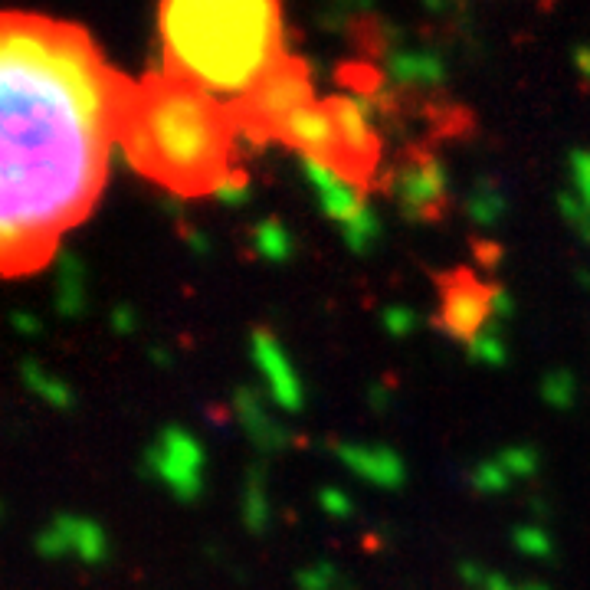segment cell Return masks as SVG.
Returning a JSON list of instances; mask_svg holds the SVG:
<instances>
[{
  "instance_id": "22",
  "label": "cell",
  "mask_w": 590,
  "mask_h": 590,
  "mask_svg": "<svg viewBox=\"0 0 590 590\" xmlns=\"http://www.w3.org/2000/svg\"><path fill=\"white\" fill-rule=\"evenodd\" d=\"M512 482L515 479L509 476V469H505L499 459H486V463H476L469 469V486L479 495H502L512 489Z\"/></svg>"
},
{
  "instance_id": "28",
  "label": "cell",
  "mask_w": 590,
  "mask_h": 590,
  "mask_svg": "<svg viewBox=\"0 0 590 590\" xmlns=\"http://www.w3.org/2000/svg\"><path fill=\"white\" fill-rule=\"evenodd\" d=\"M214 197L220 200V204H227V207H243V204H250V197H253V187H250V177L240 174V171H230L223 181L214 187Z\"/></svg>"
},
{
  "instance_id": "5",
  "label": "cell",
  "mask_w": 590,
  "mask_h": 590,
  "mask_svg": "<svg viewBox=\"0 0 590 590\" xmlns=\"http://www.w3.org/2000/svg\"><path fill=\"white\" fill-rule=\"evenodd\" d=\"M145 472L158 479L174 499L194 502L204 492V446L184 427H168L148 446Z\"/></svg>"
},
{
  "instance_id": "16",
  "label": "cell",
  "mask_w": 590,
  "mask_h": 590,
  "mask_svg": "<svg viewBox=\"0 0 590 590\" xmlns=\"http://www.w3.org/2000/svg\"><path fill=\"white\" fill-rule=\"evenodd\" d=\"M59 282H56V309L59 315L76 318L86 309V295H82V263L76 253H59Z\"/></svg>"
},
{
  "instance_id": "39",
  "label": "cell",
  "mask_w": 590,
  "mask_h": 590,
  "mask_svg": "<svg viewBox=\"0 0 590 590\" xmlns=\"http://www.w3.org/2000/svg\"><path fill=\"white\" fill-rule=\"evenodd\" d=\"M482 590H525V587H515V584L509 581V577L489 571V581H486V587H482Z\"/></svg>"
},
{
  "instance_id": "29",
  "label": "cell",
  "mask_w": 590,
  "mask_h": 590,
  "mask_svg": "<svg viewBox=\"0 0 590 590\" xmlns=\"http://www.w3.org/2000/svg\"><path fill=\"white\" fill-rule=\"evenodd\" d=\"M568 168H571V184H574L571 194L590 210V151H584V148L581 151H571Z\"/></svg>"
},
{
  "instance_id": "26",
  "label": "cell",
  "mask_w": 590,
  "mask_h": 590,
  "mask_svg": "<svg viewBox=\"0 0 590 590\" xmlns=\"http://www.w3.org/2000/svg\"><path fill=\"white\" fill-rule=\"evenodd\" d=\"M512 541H515V548L525 554V558H551V551H554V541L551 535L541 525H518L512 531Z\"/></svg>"
},
{
  "instance_id": "42",
  "label": "cell",
  "mask_w": 590,
  "mask_h": 590,
  "mask_svg": "<svg viewBox=\"0 0 590 590\" xmlns=\"http://www.w3.org/2000/svg\"><path fill=\"white\" fill-rule=\"evenodd\" d=\"M371 394H374L371 400H374V404H377V407H384V404H387V391H384V387H374V391H371Z\"/></svg>"
},
{
  "instance_id": "43",
  "label": "cell",
  "mask_w": 590,
  "mask_h": 590,
  "mask_svg": "<svg viewBox=\"0 0 590 590\" xmlns=\"http://www.w3.org/2000/svg\"><path fill=\"white\" fill-rule=\"evenodd\" d=\"M525 590H548V587H545V584H528Z\"/></svg>"
},
{
  "instance_id": "14",
  "label": "cell",
  "mask_w": 590,
  "mask_h": 590,
  "mask_svg": "<svg viewBox=\"0 0 590 590\" xmlns=\"http://www.w3.org/2000/svg\"><path fill=\"white\" fill-rule=\"evenodd\" d=\"M53 522L66 531L69 545H73V554L82 564H102L109 558V538L99 522L92 518H79V515H56Z\"/></svg>"
},
{
  "instance_id": "32",
  "label": "cell",
  "mask_w": 590,
  "mask_h": 590,
  "mask_svg": "<svg viewBox=\"0 0 590 590\" xmlns=\"http://www.w3.org/2000/svg\"><path fill=\"white\" fill-rule=\"evenodd\" d=\"M37 551L43 554V558H66V554H73V545H69L66 531L53 522L50 528L37 535Z\"/></svg>"
},
{
  "instance_id": "12",
  "label": "cell",
  "mask_w": 590,
  "mask_h": 590,
  "mask_svg": "<svg viewBox=\"0 0 590 590\" xmlns=\"http://www.w3.org/2000/svg\"><path fill=\"white\" fill-rule=\"evenodd\" d=\"M233 413L259 453H279L292 443L289 427L273 420V413H269L266 400L256 387H240V391L233 394Z\"/></svg>"
},
{
  "instance_id": "3",
  "label": "cell",
  "mask_w": 590,
  "mask_h": 590,
  "mask_svg": "<svg viewBox=\"0 0 590 590\" xmlns=\"http://www.w3.org/2000/svg\"><path fill=\"white\" fill-rule=\"evenodd\" d=\"M158 27L168 76L214 99H246L282 63L279 7L269 0H171Z\"/></svg>"
},
{
  "instance_id": "44",
  "label": "cell",
  "mask_w": 590,
  "mask_h": 590,
  "mask_svg": "<svg viewBox=\"0 0 590 590\" xmlns=\"http://www.w3.org/2000/svg\"><path fill=\"white\" fill-rule=\"evenodd\" d=\"M0 518H4V505H0Z\"/></svg>"
},
{
  "instance_id": "23",
  "label": "cell",
  "mask_w": 590,
  "mask_h": 590,
  "mask_svg": "<svg viewBox=\"0 0 590 590\" xmlns=\"http://www.w3.org/2000/svg\"><path fill=\"white\" fill-rule=\"evenodd\" d=\"M541 397H545V404L554 410H568L574 407L577 400V377L564 368H554L545 374V381H541Z\"/></svg>"
},
{
  "instance_id": "13",
  "label": "cell",
  "mask_w": 590,
  "mask_h": 590,
  "mask_svg": "<svg viewBox=\"0 0 590 590\" xmlns=\"http://www.w3.org/2000/svg\"><path fill=\"white\" fill-rule=\"evenodd\" d=\"M384 73L397 86L436 89L446 82V63L430 50H394L384 59Z\"/></svg>"
},
{
  "instance_id": "1",
  "label": "cell",
  "mask_w": 590,
  "mask_h": 590,
  "mask_svg": "<svg viewBox=\"0 0 590 590\" xmlns=\"http://www.w3.org/2000/svg\"><path fill=\"white\" fill-rule=\"evenodd\" d=\"M132 92L73 23L0 14V276L92 214Z\"/></svg>"
},
{
  "instance_id": "8",
  "label": "cell",
  "mask_w": 590,
  "mask_h": 590,
  "mask_svg": "<svg viewBox=\"0 0 590 590\" xmlns=\"http://www.w3.org/2000/svg\"><path fill=\"white\" fill-rule=\"evenodd\" d=\"M492 322L489 309V289L469 276H453L443 286V305H440V325L443 332L456 341H469L482 335Z\"/></svg>"
},
{
  "instance_id": "36",
  "label": "cell",
  "mask_w": 590,
  "mask_h": 590,
  "mask_svg": "<svg viewBox=\"0 0 590 590\" xmlns=\"http://www.w3.org/2000/svg\"><path fill=\"white\" fill-rule=\"evenodd\" d=\"M112 328L118 335H132L135 332V312L128 309V305H118L112 312Z\"/></svg>"
},
{
  "instance_id": "20",
  "label": "cell",
  "mask_w": 590,
  "mask_h": 590,
  "mask_svg": "<svg viewBox=\"0 0 590 590\" xmlns=\"http://www.w3.org/2000/svg\"><path fill=\"white\" fill-rule=\"evenodd\" d=\"M318 207H322V214L328 220H335L338 227H345V223H351L354 217L361 214L364 197L351 181H338V184L328 187V191L318 194Z\"/></svg>"
},
{
  "instance_id": "31",
  "label": "cell",
  "mask_w": 590,
  "mask_h": 590,
  "mask_svg": "<svg viewBox=\"0 0 590 590\" xmlns=\"http://www.w3.org/2000/svg\"><path fill=\"white\" fill-rule=\"evenodd\" d=\"M302 174H305V181L312 184V191H315V194L328 191V187L338 184V181H348V177H341V171H335L332 164L315 161V158H302Z\"/></svg>"
},
{
  "instance_id": "18",
  "label": "cell",
  "mask_w": 590,
  "mask_h": 590,
  "mask_svg": "<svg viewBox=\"0 0 590 590\" xmlns=\"http://www.w3.org/2000/svg\"><path fill=\"white\" fill-rule=\"evenodd\" d=\"M253 250L256 256H263L266 263H289L292 259V233L286 230V223L276 220V217H266L259 220L253 227Z\"/></svg>"
},
{
  "instance_id": "38",
  "label": "cell",
  "mask_w": 590,
  "mask_h": 590,
  "mask_svg": "<svg viewBox=\"0 0 590 590\" xmlns=\"http://www.w3.org/2000/svg\"><path fill=\"white\" fill-rule=\"evenodd\" d=\"M187 243H191V250H194V253H200V256H207V253H210L207 236L200 233V230H187Z\"/></svg>"
},
{
  "instance_id": "35",
  "label": "cell",
  "mask_w": 590,
  "mask_h": 590,
  "mask_svg": "<svg viewBox=\"0 0 590 590\" xmlns=\"http://www.w3.org/2000/svg\"><path fill=\"white\" fill-rule=\"evenodd\" d=\"M459 577H463L469 587L482 590V587H486V581H489V571L482 568V564H476V561H463V564H459Z\"/></svg>"
},
{
  "instance_id": "30",
  "label": "cell",
  "mask_w": 590,
  "mask_h": 590,
  "mask_svg": "<svg viewBox=\"0 0 590 590\" xmlns=\"http://www.w3.org/2000/svg\"><path fill=\"white\" fill-rule=\"evenodd\" d=\"M381 322H384V332L391 338H407L413 335V328H417V312L407 309V305H387L381 312Z\"/></svg>"
},
{
  "instance_id": "15",
  "label": "cell",
  "mask_w": 590,
  "mask_h": 590,
  "mask_svg": "<svg viewBox=\"0 0 590 590\" xmlns=\"http://www.w3.org/2000/svg\"><path fill=\"white\" fill-rule=\"evenodd\" d=\"M240 512H243V525L253 531V535H263L273 522V509H269V492H266V469L263 466H253L246 472V486H243V502H240Z\"/></svg>"
},
{
  "instance_id": "2",
  "label": "cell",
  "mask_w": 590,
  "mask_h": 590,
  "mask_svg": "<svg viewBox=\"0 0 590 590\" xmlns=\"http://www.w3.org/2000/svg\"><path fill=\"white\" fill-rule=\"evenodd\" d=\"M115 145L125 168L177 194H214L230 174L227 112L214 96L174 76H155L132 92Z\"/></svg>"
},
{
  "instance_id": "24",
  "label": "cell",
  "mask_w": 590,
  "mask_h": 590,
  "mask_svg": "<svg viewBox=\"0 0 590 590\" xmlns=\"http://www.w3.org/2000/svg\"><path fill=\"white\" fill-rule=\"evenodd\" d=\"M466 348H469V358L476 364H482V368H502V364L509 361V348H505L502 335L495 332L492 325L482 335L472 338Z\"/></svg>"
},
{
  "instance_id": "21",
  "label": "cell",
  "mask_w": 590,
  "mask_h": 590,
  "mask_svg": "<svg viewBox=\"0 0 590 590\" xmlns=\"http://www.w3.org/2000/svg\"><path fill=\"white\" fill-rule=\"evenodd\" d=\"M341 236H345V246L351 253H368L371 246L381 240V220H377L374 210L364 204L361 214L341 227Z\"/></svg>"
},
{
  "instance_id": "37",
  "label": "cell",
  "mask_w": 590,
  "mask_h": 590,
  "mask_svg": "<svg viewBox=\"0 0 590 590\" xmlns=\"http://www.w3.org/2000/svg\"><path fill=\"white\" fill-rule=\"evenodd\" d=\"M10 325L17 328V332H23V335H40V318H33L30 312H14L10 315Z\"/></svg>"
},
{
  "instance_id": "34",
  "label": "cell",
  "mask_w": 590,
  "mask_h": 590,
  "mask_svg": "<svg viewBox=\"0 0 590 590\" xmlns=\"http://www.w3.org/2000/svg\"><path fill=\"white\" fill-rule=\"evenodd\" d=\"M489 309H492V322H509V318L515 315L512 292L502 286H489Z\"/></svg>"
},
{
  "instance_id": "17",
  "label": "cell",
  "mask_w": 590,
  "mask_h": 590,
  "mask_svg": "<svg viewBox=\"0 0 590 590\" xmlns=\"http://www.w3.org/2000/svg\"><path fill=\"white\" fill-rule=\"evenodd\" d=\"M505 210H509V200L495 181H479L466 197V217L476 227H495L505 217Z\"/></svg>"
},
{
  "instance_id": "9",
  "label": "cell",
  "mask_w": 590,
  "mask_h": 590,
  "mask_svg": "<svg viewBox=\"0 0 590 590\" xmlns=\"http://www.w3.org/2000/svg\"><path fill=\"white\" fill-rule=\"evenodd\" d=\"M446 191H450V181L436 158L410 161L394 181L397 207L407 220H433L446 204Z\"/></svg>"
},
{
  "instance_id": "6",
  "label": "cell",
  "mask_w": 590,
  "mask_h": 590,
  "mask_svg": "<svg viewBox=\"0 0 590 590\" xmlns=\"http://www.w3.org/2000/svg\"><path fill=\"white\" fill-rule=\"evenodd\" d=\"M328 112L335 118L338 138H341V155H345V177L351 184H358L364 174L371 171L377 158V135L374 122L381 109L371 96H335L328 99Z\"/></svg>"
},
{
  "instance_id": "10",
  "label": "cell",
  "mask_w": 590,
  "mask_h": 590,
  "mask_svg": "<svg viewBox=\"0 0 590 590\" xmlns=\"http://www.w3.org/2000/svg\"><path fill=\"white\" fill-rule=\"evenodd\" d=\"M250 354H253L256 371L263 374L269 400L289 413L302 410V404H305L302 381L295 377V368H292L286 348L279 345V338L273 332H266V328H256V332L250 335Z\"/></svg>"
},
{
  "instance_id": "25",
  "label": "cell",
  "mask_w": 590,
  "mask_h": 590,
  "mask_svg": "<svg viewBox=\"0 0 590 590\" xmlns=\"http://www.w3.org/2000/svg\"><path fill=\"white\" fill-rule=\"evenodd\" d=\"M295 584H299V590H341L345 587V574H341L335 564L315 561L295 574Z\"/></svg>"
},
{
  "instance_id": "41",
  "label": "cell",
  "mask_w": 590,
  "mask_h": 590,
  "mask_svg": "<svg viewBox=\"0 0 590 590\" xmlns=\"http://www.w3.org/2000/svg\"><path fill=\"white\" fill-rule=\"evenodd\" d=\"M151 358H155L161 368H171V361H174L171 354H164V351H151Z\"/></svg>"
},
{
  "instance_id": "27",
  "label": "cell",
  "mask_w": 590,
  "mask_h": 590,
  "mask_svg": "<svg viewBox=\"0 0 590 590\" xmlns=\"http://www.w3.org/2000/svg\"><path fill=\"white\" fill-rule=\"evenodd\" d=\"M495 459H499V463L509 469L512 479H535L538 466H541V456L531 450V446H505V450Z\"/></svg>"
},
{
  "instance_id": "11",
  "label": "cell",
  "mask_w": 590,
  "mask_h": 590,
  "mask_svg": "<svg viewBox=\"0 0 590 590\" xmlns=\"http://www.w3.org/2000/svg\"><path fill=\"white\" fill-rule=\"evenodd\" d=\"M335 456L348 472H354L358 479L371 482V486H377V489H397L407 482V463L391 450V446L338 443Z\"/></svg>"
},
{
  "instance_id": "4",
  "label": "cell",
  "mask_w": 590,
  "mask_h": 590,
  "mask_svg": "<svg viewBox=\"0 0 590 590\" xmlns=\"http://www.w3.org/2000/svg\"><path fill=\"white\" fill-rule=\"evenodd\" d=\"M309 102L315 99H312V79L305 73V66L292 63V59H282V63H276L256 82L250 96L243 99V118L256 132L279 135L282 125Z\"/></svg>"
},
{
  "instance_id": "33",
  "label": "cell",
  "mask_w": 590,
  "mask_h": 590,
  "mask_svg": "<svg viewBox=\"0 0 590 590\" xmlns=\"http://www.w3.org/2000/svg\"><path fill=\"white\" fill-rule=\"evenodd\" d=\"M318 505L332 515V518H348V515H354V499L348 492H341V489H322L318 492Z\"/></svg>"
},
{
  "instance_id": "7",
  "label": "cell",
  "mask_w": 590,
  "mask_h": 590,
  "mask_svg": "<svg viewBox=\"0 0 590 590\" xmlns=\"http://www.w3.org/2000/svg\"><path fill=\"white\" fill-rule=\"evenodd\" d=\"M282 141L302 151V158H315L332 164L345 177V155H341V138L335 128V118L328 112V102H309L299 109L279 132Z\"/></svg>"
},
{
  "instance_id": "40",
  "label": "cell",
  "mask_w": 590,
  "mask_h": 590,
  "mask_svg": "<svg viewBox=\"0 0 590 590\" xmlns=\"http://www.w3.org/2000/svg\"><path fill=\"white\" fill-rule=\"evenodd\" d=\"M574 66L581 69V76L590 82V46H581V50L574 53Z\"/></svg>"
},
{
  "instance_id": "19",
  "label": "cell",
  "mask_w": 590,
  "mask_h": 590,
  "mask_svg": "<svg viewBox=\"0 0 590 590\" xmlns=\"http://www.w3.org/2000/svg\"><path fill=\"white\" fill-rule=\"evenodd\" d=\"M20 377H23V384H27L37 397H43L50 407H56V410H73V407H76L73 387H69L66 381H56V377L46 374L43 364H37V361H23Z\"/></svg>"
}]
</instances>
